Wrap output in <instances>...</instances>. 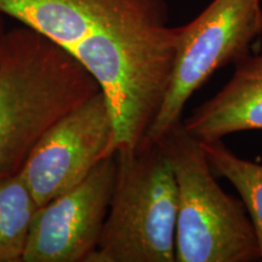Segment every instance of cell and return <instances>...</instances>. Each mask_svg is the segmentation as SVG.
Listing matches in <instances>:
<instances>
[{"label": "cell", "instance_id": "cell-1", "mask_svg": "<svg viewBox=\"0 0 262 262\" xmlns=\"http://www.w3.org/2000/svg\"><path fill=\"white\" fill-rule=\"evenodd\" d=\"M0 12L50 39L96 79L114 153L145 140L171 78L178 27L165 0H0Z\"/></svg>", "mask_w": 262, "mask_h": 262}, {"label": "cell", "instance_id": "cell-2", "mask_svg": "<svg viewBox=\"0 0 262 262\" xmlns=\"http://www.w3.org/2000/svg\"><path fill=\"white\" fill-rule=\"evenodd\" d=\"M101 88L72 55L34 29L6 31L0 49V178L21 170L45 134Z\"/></svg>", "mask_w": 262, "mask_h": 262}, {"label": "cell", "instance_id": "cell-3", "mask_svg": "<svg viewBox=\"0 0 262 262\" xmlns=\"http://www.w3.org/2000/svg\"><path fill=\"white\" fill-rule=\"evenodd\" d=\"M116 155L112 198L88 262H176L179 188L168 156L146 140Z\"/></svg>", "mask_w": 262, "mask_h": 262}, {"label": "cell", "instance_id": "cell-4", "mask_svg": "<svg viewBox=\"0 0 262 262\" xmlns=\"http://www.w3.org/2000/svg\"><path fill=\"white\" fill-rule=\"evenodd\" d=\"M179 188L176 262H255L261 251L244 203L216 181L202 143L179 123L157 141Z\"/></svg>", "mask_w": 262, "mask_h": 262}, {"label": "cell", "instance_id": "cell-5", "mask_svg": "<svg viewBox=\"0 0 262 262\" xmlns=\"http://www.w3.org/2000/svg\"><path fill=\"white\" fill-rule=\"evenodd\" d=\"M261 34L262 0H212L192 22L178 27L171 78L145 140L157 142L181 123L192 95L219 70L248 55Z\"/></svg>", "mask_w": 262, "mask_h": 262}, {"label": "cell", "instance_id": "cell-6", "mask_svg": "<svg viewBox=\"0 0 262 262\" xmlns=\"http://www.w3.org/2000/svg\"><path fill=\"white\" fill-rule=\"evenodd\" d=\"M113 146V117L100 91L55 124L18 172L39 208L83 181Z\"/></svg>", "mask_w": 262, "mask_h": 262}, {"label": "cell", "instance_id": "cell-7", "mask_svg": "<svg viewBox=\"0 0 262 262\" xmlns=\"http://www.w3.org/2000/svg\"><path fill=\"white\" fill-rule=\"evenodd\" d=\"M116 175L113 153L80 183L39 206L22 262H88L102 233Z\"/></svg>", "mask_w": 262, "mask_h": 262}, {"label": "cell", "instance_id": "cell-8", "mask_svg": "<svg viewBox=\"0 0 262 262\" xmlns=\"http://www.w3.org/2000/svg\"><path fill=\"white\" fill-rule=\"evenodd\" d=\"M199 142H211L242 131H262V51L245 55L217 94L181 122Z\"/></svg>", "mask_w": 262, "mask_h": 262}, {"label": "cell", "instance_id": "cell-9", "mask_svg": "<svg viewBox=\"0 0 262 262\" xmlns=\"http://www.w3.org/2000/svg\"><path fill=\"white\" fill-rule=\"evenodd\" d=\"M37 209L19 172L0 178V262H22Z\"/></svg>", "mask_w": 262, "mask_h": 262}, {"label": "cell", "instance_id": "cell-10", "mask_svg": "<svg viewBox=\"0 0 262 262\" xmlns=\"http://www.w3.org/2000/svg\"><path fill=\"white\" fill-rule=\"evenodd\" d=\"M201 143L212 171L227 180L241 195L256 232L262 261V164L234 155L222 140Z\"/></svg>", "mask_w": 262, "mask_h": 262}, {"label": "cell", "instance_id": "cell-11", "mask_svg": "<svg viewBox=\"0 0 262 262\" xmlns=\"http://www.w3.org/2000/svg\"><path fill=\"white\" fill-rule=\"evenodd\" d=\"M4 17H5V16L3 15L2 12H0V49H2L3 41H4V38H5V34H6Z\"/></svg>", "mask_w": 262, "mask_h": 262}]
</instances>
